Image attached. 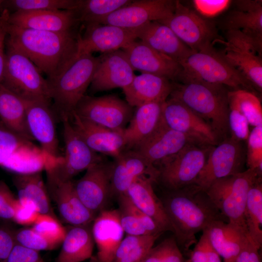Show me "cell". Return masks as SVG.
Listing matches in <instances>:
<instances>
[{"instance_id": "f546056e", "label": "cell", "mask_w": 262, "mask_h": 262, "mask_svg": "<svg viewBox=\"0 0 262 262\" xmlns=\"http://www.w3.org/2000/svg\"><path fill=\"white\" fill-rule=\"evenodd\" d=\"M164 102H150L136 107L122 133L127 149H133L159 128L163 122Z\"/></svg>"}, {"instance_id": "680465c9", "label": "cell", "mask_w": 262, "mask_h": 262, "mask_svg": "<svg viewBox=\"0 0 262 262\" xmlns=\"http://www.w3.org/2000/svg\"><path fill=\"white\" fill-rule=\"evenodd\" d=\"M7 31L5 25L4 18H2L0 23V83H1L4 77L6 53H4V43Z\"/></svg>"}, {"instance_id": "9f6ffc18", "label": "cell", "mask_w": 262, "mask_h": 262, "mask_svg": "<svg viewBox=\"0 0 262 262\" xmlns=\"http://www.w3.org/2000/svg\"><path fill=\"white\" fill-rule=\"evenodd\" d=\"M259 249L248 239L237 256L235 262H262Z\"/></svg>"}, {"instance_id": "bcb514c9", "label": "cell", "mask_w": 262, "mask_h": 262, "mask_svg": "<svg viewBox=\"0 0 262 262\" xmlns=\"http://www.w3.org/2000/svg\"><path fill=\"white\" fill-rule=\"evenodd\" d=\"M191 262H222L220 256L212 245L206 229L191 252Z\"/></svg>"}, {"instance_id": "e0dca14e", "label": "cell", "mask_w": 262, "mask_h": 262, "mask_svg": "<svg viewBox=\"0 0 262 262\" xmlns=\"http://www.w3.org/2000/svg\"><path fill=\"white\" fill-rule=\"evenodd\" d=\"M112 162L103 160L86 170L84 175L73 182L76 192L83 204L95 214L104 210L112 194Z\"/></svg>"}, {"instance_id": "be15d7a7", "label": "cell", "mask_w": 262, "mask_h": 262, "mask_svg": "<svg viewBox=\"0 0 262 262\" xmlns=\"http://www.w3.org/2000/svg\"><path fill=\"white\" fill-rule=\"evenodd\" d=\"M143 261L140 262H143Z\"/></svg>"}, {"instance_id": "7a4b0ae2", "label": "cell", "mask_w": 262, "mask_h": 262, "mask_svg": "<svg viewBox=\"0 0 262 262\" xmlns=\"http://www.w3.org/2000/svg\"><path fill=\"white\" fill-rule=\"evenodd\" d=\"M161 200L177 244L185 251L197 242L196 235L212 223L228 222L205 191L195 184L167 191Z\"/></svg>"}, {"instance_id": "e575fe53", "label": "cell", "mask_w": 262, "mask_h": 262, "mask_svg": "<svg viewBox=\"0 0 262 262\" xmlns=\"http://www.w3.org/2000/svg\"><path fill=\"white\" fill-rule=\"evenodd\" d=\"M13 182L17 191L18 199L32 202L36 206L40 213L53 216L49 196L41 172L16 174L14 177Z\"/></svg>"}, {"instance_id": "d6986e66", "label": "cell", "mask_w": 262, "mask_h": 262, "mask_svg": "<svg viewBox=\"0 0 262 262\" xmlns=\"http://www.w3.org/2000/svg\"><path fill=\"white\" fill-rule=\"evenodd\" d=\"M85 25L83 34H79L78 55L122 49L137 38L131 29L99 23Z\"/></svg>"}, {"instance_id": "6f0895ef", "label": "cell", "mask_w": 262, "mask_h": 262, "mask_svg": "<svg viewBox=\"0 0 262 262\" xmlns=\"http://www.w3.org/2000/svg\"><path fill=\"white\" fill-rule=\"evenodd\" d=\"M14 234L0 229V262H4L16 244Z\"/></svg>"}, {"instance_id": "f5cc1de1", "label": "cell", "mask_w": 262, "mask_h": 262, "mask_svg": "<svg viewBox=\"0 0 262 262\" xmlns=\"http://www.w3.org/2000/svg\"><path fill=\"white\" fill-rule=\"evenodd\" d=\"M120 223L122 229L128 235H153L147 230L142 223L131 215L119 210Z\"/></svg>"}, {"instance_id": "ab89813d", "label": "cell", "mask_w": 262, "mask_h": 262, "mask_svg": "<svg viewBox=\"0 0 262 262\" xmlns=\"http://www.w3.org/2000/svg\"><path fill=\"white\" fill-rule=\"evenodd\" d=\"M6 2L15 12L58 11L75 10L79 0H12Z\"/></svg>"}, {"instance_id": "816d5d0a", "label": "cell", "mask_w": 262, "mask_h": 262, "mask_svg": "<svg viewBox=\"0 0 262 262\" xmlns=\"http://www.w3.org/2000/svg\"><path fill=\"white\" fill-rule=\"evenodd\" d=\"M4 262H46L39 251L23 246L16 243Z\"/></svg>"}, {"instance_id": "9c48e42d", "label": "cell", "mask_w": 262, "mask_h": 262, "mask_svg": "<svg viewBox=\"0 0 262 262\" xmlns=\"http://www.w3.org/2000/svg\"><path fill=\"white\" fill-rule=\"evenodd\" d=\"M64 156L46 165L47 178L60 181L71 180L73 177L103 160L92 150L73 128L70 119L63 118Z\"/></svg>"}, {"instance_id": "44dd1931", "label": "cell", "mask_w": 262, "mask_h": 262, "mask_svg": "<svg viewBox=\"0 0 262 262\" xmlns=\"http://www.w3.org/2000/svg\"><path fill=\"white\" fill-rule=\"evenodd\" d=\"M121 49L134 70L164 77L173 82L178 80L181 70L180 64L143 41L135 40Z\"/></svg>"}, {"instance_id": "5b68a950", "label": "cell", "mask_w": 262, "mask_h": 262, "mask_svg": "<svg viewBox=\"0 0 262 262\" xmlns=\"http://www.w3.org/2000/svg\"><path fill=\"white\" fill-rule=\"evenodd\" d=\"M181 70L178 80L181 82H197L223 85L233 90H255L238 71L231 66L219 51L213 48L192 51L180 63Z\"/></svg>"}, {"instance_id": "9a60e30c", "label": "cell", "mask_w": 262, "mask_h": 262, "mask_svg": "<svg viewBox=\"0 0 262 262\" xmlns=\"http://www.w3.org/2000/svg\"><path fill=\"white\" fill-rule=\"evenodd\" d=\"M162 117L168 128L193 138L199 144L215 146L220 142L209 124L177 100L169 98L164 102Z\"/></svg>"}, {"instance_id": "94428289", "label": "cell", "mask_w": 262, "mask_h": 262, "mask_svg": "<svg viewBox=\"0 0 262 262\" xmlns=\"http://www.w3.org/2000/svg\"><path fill=\"white\" fill-rule=\"evenodd\" d=\"M223 262H235V261H224Z\"/></svg>"}, {"instance_id": "5bb4252c", "label": "cell", "mask_w": 262, "mask_h": 262, "mask_svg": "<svg viewBox=\"0 0 262 262\" xmlns=\"http://www.w3.org/2000/svg\"><path fill=\"white\" fill-rule=\"evenodd\" d=\"M175 7L176 0H132L129 4L93 23L134 29L151 21H159L169 17Z\"/></svg>"}, {"instance_id": "7dc6e473", "label": "cell", "mask_w": 262, "mask_h": 262, "mask_svg": "<svg viewBox=\"0 0 262 262\" xmlns=\"http://www.w3.org/2000/svg\"><path fill=\"white\" fill-rule=\"evenodd\" d=\"M249 125L247 120L240 112L229 106L228 126L230 138L239 142L247 140L250 133Z\"/></svg>"}, {"instance_id": "484cf974", "label": "cell", "mask_w": 262, "mask_h": 262, "mask_svg": "<svg viewBox=\"0 0 262 262\" xmlns=\"http://www.w3.org/2000/svg\"><path fill=\"white\" fill-rule=\"evenodd\" d=\"M92 233L99 262H113L124 231L118 210H103L94 220Z\"/></svg>"}, {"instance_id": "3957f363", "label": "cell", "mask_w": 262, "mask_h": 262, "mask_svg": "<svg viewBox=\"0 0 262 262\" xmlns=\"http://www.w3.org/2000/svg\"><path fill=\"white\" fill-rule=\"evenodd\" d=\"M228 91L223 85L173 82L169 97L183 103L209 124L220 142L229 137Z\"/></svg>"}, {"instance_id": "f35d334b", "label": "cell", "mask_w": 262, "mask_h": 262, "mask_svg": "<svg viewBox=\"0 0 262 262\" xmlns=\"http://www.w3.org/2000/svg\"><path fill=\"white\" fill-rule=\"evenodd\" d=\"M229 106L237 109L246 118L250 125H262V108L260 99L255 93L245 89L229 91Z\"/></svg>"}, {"instance_id": "836d02e7", "label": "cell", "mask_w": 262, "mask_h": 262, "mask_svg": "<svg viewBox=\"0 0 262 262\" xmlns=\"http://www.w3.org/2000/svg\"><path fill=\"white\" fill-rule=\"evenodd\" d=\"M87 226H72L66 230L56 262H81L92 256L95 242Z\"/></svg>"}, {"instance_id": "2e32d148", "label": "cell", "mask_w": 262, "mask_h": 262, "mask_svg": "<svg viewBox=\"0 0 262 262\" xmlns=\"http://www.w3.org/2000/svg\"><path fill=\"white\" fill-rule=\"evenodd\" d=\"M23 100L32 138L40 144L41 149L46 156V163L56 160L60 157L59 142L50 102Z\"/></svg>"}, {"instance_id": "7c38bea8", "label": "cell", "mask_w": 262, "mask_h": 262, "mask_svg": "<svg viewBox=\"0 0 262 262\" xmlns=\"http://www.w3.org/2000/svg\"><path fill=\"white\" fill-rule=\"evenodd\" d=\"M73 113L91 122L121 133L133 114L132 107L113 95H84Z\"/></svg>"}, {"instance_id": "7bdbcfd3", "label": "cell", "mask_w": 262, "mask_h": 262, "mask_svg": "<svg viewBox=\"0 0 262 262\" xmlns=\"http://www.w3.org/2000/svg\"><path fill=\"white\" fill-rule=\"evenodd\" d=\"M14 236L16 244L37 251L53 250L60 246L39 234L32 228L20 229Z\"/></svg>"}, {"instance_id": "60d3db41", "label": "cell", "mask_w": 262, "mask_h": 262, "mask_svg": "<svg viewBox=\"0 0 262 262\" xmlns=\"http://www.w3.org/2000/svg\"><path fill=\"white\" fill-rule=\"evenodd\" d=\"M33 229L48 240L61 245L66 230L53 216L40 213Z\"/></svg>"}, {"instance_id": "277c9868", "label": "cell", "mask_w": 262, "mask_h": 262, "mask_svg": "<svg viewBox=\"0 0 262 262\" xmlns=\"http://www.w3.org/2000/svg\"><path fill=\"white\" fill-rule=\"evenodd\" d=\"M99 62V56L79 54L56 77L47 80L50 99L61 120L70 119L91 84Z\"/></svg>"}, {"instance_id": "d590c367", "label": "cell", "mask_w": 262, "mask_h": 262, "mask_svg": "<svg viewBox=\"0 0 262 262\" xmlns=\"http://www.w3.org/2000/svg\"><path fill=\"white\" fill-rule=\"evenodd\" d=\"M248 237L260 249L262 245V182L258 177L250 188L245 211Z\"/></svg>"}, {"instance_id": "f907efd6", "label": "cell", "mask_w": 262, "mask_h": 262, "mask_svg": "<svg viewBox=\"0 0 262 262\" xmlns=\"http://www.w3.org/2000/svg\"><path fill=\"white\" fill-rule=\"evenodd\" d=\"M16 201L7 185L0 181V218L13 219Z\"/></svg>"}, {"instance_id": "f6af8a7d", "label": "cell", "mask_w": 262, "mask_h": 262, "mask_svg": "<svg viewBox=\"0 0 262 262\" xmlns=\"http://www.w3.org/2000/svg\"><path fill=\"white\" fill-rule=\"evenodd\" d=\"M119 210L128 213L140 221L145 228L153 235H160L163 230L150 217L144 213L126 195L118 196Z\"/></svg>"}, {"instance_id": "b9f144b4", "label": "cell", "mask_w": 262, "mask_h": 262, "mask_svg": "<svg viewBox=\"0 0 262 262\" xmlns=\"http://www.w3.org/2000/svg\"><path fill=\"white\" fill-rule=\"evenodd\" d=\"M32 144L14 132L0 121V165L16 150Z\"/></svg>"}, {"instance_id": "db71d44e", "label": "cell", "mask_w": 262, "mask_h": 262, "mask_svg": "<svg viewBox=\"0 0 262 262\" xmlns=\"http://www.w3.org/2000/svg\"><path fill=\"white\" fill-rule=\"evenodd\" d=\"M158 235H151L143 243L135 247L123 258L116 262H140L143 261L145 257L153 246Z\"/></svg>"}, {"instance_id": "ac0fdd59", "label": "cell", "mask_w": 262, "mask_h": 262, "mask_svg": "<svg viewBox=\"0 0 262 262\" xmlns=\"http://www.w3.org/2000/svg\"><path fill=\"white\" fill-rule=\"evenodd\" d=\"M91 84L92 94L116 88L122 89L132 82L135 75L122 49L102 53Z\"/></svg>"}, {"instance_id": "c3c4849f", "label": "cell", "mask_w": 262, "mask_h": 262, "mask_svg": "<svg viewBox=\"0 0 262 262\" xmlns=\"http://www.w3.org/2000/svg\"><path fill=\"white\" fill-rule=\"evenodd\" d=\"M232 1L229 0H194L193 2L195 8L200 15L213 17L226 10Z\"/></svg>"}, {"instance_id": "1f68e13d", "label": "cell", "mask_w": 262, "mask_h": 262, "mask_svg": "<svg viewBox=\"0 0 262 262\" xmlns=\"http://www.w3.org/2000/svg\"><path fill=\"white\" fill-rule=\"evenodd\" d=\"M206 229L212 245L224 261H235L249 239L238 229L223 221H215Z\"/></svg>"}, {"instance_id": "8d00e7d4", "label": "cell", "mask_w": 262, "mask_h": 262, "mask_svg": "<svg viewBox=\"0 0 262 262\" xmlns=\"http://www.w3.org/2000/svg\"><path fill=\"white\" fill-rule=\"evenodd\" d=\"M46 160L41 149L32 143L16 150L1 166L16 174H28L45 169Z\"/></svg>"}, {"instance_id": "4fadbf2b", "label": "cell", "mask_w": 262, "mask_h": 262, "mask_svg": "<svg viewBox=\"0 0 262 262\" xmlns=\"http://www.w3.org/2000/svg\"><path fill=\"white\" fill-rule=\"evenodd\" d=\"M245 162L242 142L228 137L212 148L195 184L205 191L215 180L243 171Z\"/></svg>"}, {"instance_id": "6125c7cd", "label": "cell", "mask_w": 262, "mask_h": 262, "mask_svg": "<svg viewBox=\"0 0 262 262\" xmlns=\"http://www.w3.org/2000/svg\"><path fill=\"white\" fill-rule=\"evenodd\" d=\"M1 21V19H0V23Z\"/></svg>"}, {"instance_id": "681fc988", "label": "cell", "mask_w": 262, "mask_h": 262, "mask_svg": "<svg viewBox=\"0 0 262 262\" xmlns=\"http://www.w3.org/2000/svg\"><path fill=\"white\" fill-rule=\"evenodd\" d=\"M158 245L161 262H185L175 238L165 239Z\"/></svg>"}, {"instance_id": "4dcf8cb0", "label": "cell", "mask_w": 262, "mask_h": 262, "mask_svg": "<svg viewBox=\"0 0 262 262\" xmlns=\"http://www.w3.org/2000/svg\"><path fill=\"white\" fill-rule=\"evenodd\" d=\"M152 178L143 176L136 179L125 193L132 202L144 213L152 219L165 231L173 229L162 202L154 193Z\"/></svg>"}, {"instance_id": "ee69618b", "label": "cell", "mask_w": 262, "mask_h": 262, "mask_svg": "<svg viewBox=\"0 0 262 262\" xmlns=\"http://www.w3.org/2000/svg\"><path fill=\"white\" fill-rule=\"evenodd\" d=\"M247 141L246 162L248 169L256 170L262 177V125L253 127Z\"/></svg>"}, {"instance_id": "cb8c5ba5", "label": "cell", "mask_w": 262, "mask_h": 262, "mask_svg": "<svg viewBox=\"0 0 262 262\" xmlns=\"http://www.w3.org/2000/svg\"><path fill=\"white\" fill-rule=\"evenodd\" d=\"M70 120L75 131L95 152L115 158L127 149L122 133L82 118L74 113Z\"/></svg>"}, {"instance_id": "d6a6232c", "label": "cell", "mask_w": 262, "mask_h": 262, "mask_svg": "<svg viewBox=\"0 0 262 262\" xmlns=\"http://www.w3.org/2000/svg\"><path fill=\"white\" fill-rule=\"evenodd\" d=\"M0 121L24 138L33 140L29 131L24 100L0 83Z\"/></svg>"}, {"instance_id": "4316f807", "label": "cell", "mask_w": 262, "mask_h": 262, "mask_svg": "<svg viewBox=\"0 0 262 262\" xmlns=\"http://www.w3.org/2000/svg\"><path fill=\"white\" fill-rule=\"evenodd\" d=\"M114 159L111 175L112 194H125L136 179L144 175L156 180V168L149 165L135 150L126 149Z\"/></svg>"}, {"instance_id": "52a82bcc", "label": "cell", "mask_w": 262, "mask_h": 262, "mask_svg": "<svg viewBox=\"0 0 262 262\" xmlns=\"http://www.w3.org/2000/svg\"><path fill=\"white\" fill-rule=\"evenodd\" d=\"M1 83L22 99L50 102L48 82L35 65L9 44Z\"/></svg>"}, {"instance_id": "8fae6325", "label": "cell", "mask_w": 262, "mask_h": 262, "mask_svg": "<svg viewBox=\"0 0 262 262\" xmlns=\"http://www.w3.org/2000/svg\"><path fill=\"white\" fill-rule=\"evenodd\" d=\"M169 27L191 50L199 51L214 48L224 38L213 23L176 0L175 9L169 17L159 21Z\"/></svg>"}, {"instance_id": "11a10c76", "label": "cell", "mask_w": 262, "mask_h": 262, "mask_svg": "<svg viewBox=\"0 0 262 262\" xmlns=\"http://www.w3.org/2000/svg\"><path fill=\"white\" fill-rule=\"evenodd\" d=\"M40 214L38 212L21 205L17 199L13 220L21 225H33Z\"/></svg>"}, {"instance_id": "30bf717a", "label": "cell", "mask_w": 262, "mask_h": 262, "mask_svg": "<svg viewBox=\"0 0 262 262\" xmlns=\"http://www.w3.org/2000/svg\"><path fill=\"white\" fill-rule=\"evenodd\" d=\"M225 38L218 42L224 48L223 57L241 73L254 89L262 91V46L238 30L225 32Z\"/></svg>"}, {"instance_id": "7402d4cb", "label": "cell", "mask_w": 262, "mask_h": 262, "mask_svg": "<svg viewBox=\"0 0 262 262\" xmlns=\"http://www.w3.org/2000/svg\"><path fill=\"white\" fill-rule=\"evenodd\" d=\"M47 188L64 222L73 226H82L94 221L96 214L81 200L72 180L62 181L47 178Z\"/></svg>"}, {"instance_id": "91938a15", "label": "cell", "mask_w": 262, "mask_h": 262, "mask_svg": "<svg viewBox=\"0 0 262 262\" xmlns=\"http://www.w3.org/2000/svg\"><path fill=\"white\" fill-rule=\"evenodd\" d=\"M185 262H191V261L190 259H187L185 260Z\"/></svg>"}, {"instance_id": "ffe728a7", "label": "cell", "mask_w": 262, "mask_h": 262, "mask_svg": "<svg viewBox=\"0 0 262 262\" xmlns=\"http://www.w3.org/2000/svg\"><path fill=\"white\" fill-rule=\"evenodd\" d=\"M190 144H201L193 138L170 129L163 120L159 128L151 135L132 149L140 155L149 165L155 167L159 163Z\"/></svg>"}, {"instance_id": "d4e9b609", "label": "cell", "mask_w": 262, "mask_h": 262, "mask_svg": "<svg viewBox=\"0 0 262 262\" xmlns=\"http://www.w3.org/2000/svg\"><path fill=\"white\" fill-rule=\"evenodd\" d=\"M131 30L137 38L180 64L193 51L169 27L159 21H151Z\"/></svg>"}, {"instance_id": "f1b7e54d", "label": "cell", "mask_w": 262, "mask_h": 262, "mask_svg": "<svg viewBox=\"0 0 262 262\" xmlns=\"http://www.w3.org/2000/svg\"><path fill=\"white\" fill-rule=\"evenodd\" d=\"M173 82L161 76L141 73L135 75L131 83L123 89L126 102L138 107L153 102H164L170 96Z\"/></svg>"}, {"instance_id": "8992f818", "label": "cell", "mask_w": 262, "mask_h": 262, "mask_svg": "<svg viewBox=\"0 0 262 262\" xmlns=\"http://www.w3.org/2000/svg\"><path fill=\"white\" fill-rule=\"evenodd\" d=\"M258 177H262L256 170L247 169L215 180L205 191L228 223L248 238L245 208L248 191Z\"/></svg>"}, {"instance_id": "603a6c76", "label": "cell", "mask_w": 262, "mask_h": 262, "mask_svg": "<svg viewBox=\"0 0 262 262\" xmlns=\"http://www.w3.org/2000/svg\"><path fill=\"white\" fill-rule=\"evenodd\" d=\"M5 18L16 26L54 32L73 31L80 22L74 10L18 11L6 14Z\"/></svg>"}, {"instance_id": "83f0119b", "label": "cell", "mask_w": 262, "mask_h": 262, "mask_svg": "<svg viewBox=\"0 0 262 262\" xmlns=\"http://www.w3.org/2000/svg\"><path fill=\"white\" fill-rule=\"evenodd\" d=\"M234 7L222 20L225 32L238 30L262 46V2L260 0L233 1Z\"/></svg>"}, {"instance_id": "74e56055", "label": "cell", "mask_w": 262, "mask_h": 262, "mask_svg": "<svg viewBox=\"0 0 262 262\" xmlns=\"http://www.w3.org/2000/svg\"><path fill=\"white\" fill-rule=\"evenodd\" d=\"M131 0H79L75 11L80 22L96 23L131 2Z\"/></svg>"}, {"instance_id": "ba28073f", "label": "cell", "mask_w": 262, "mask_h": 262, "mask_svg": "<svg viewBox=\"0 0 262 262\" xmlns=\"http://www.w3.org/2000/svg\"><path fill=\"white\" fill-rule=\"evenodd\" d=\"M213 146L187 145L155 167L159 181L167 191L179 190L195 184Z\"/></svg>"}, {"instance_id": "6da1fadb", "label": "cell", "mask_w": 262, "mask_h": 262, "mask_svg": "<svg viewBox=\"0 0 262 262\" xmlns=\"http://www.w3.org/2000/svg\"><path fill=\"white\" fill-rule=\"evenodd\" d=\"M5 20L8 44L27 57L48 77H56L77 56L78 36L73 31L54 32L23 28Z\"/></svg>"}]
</instances>
